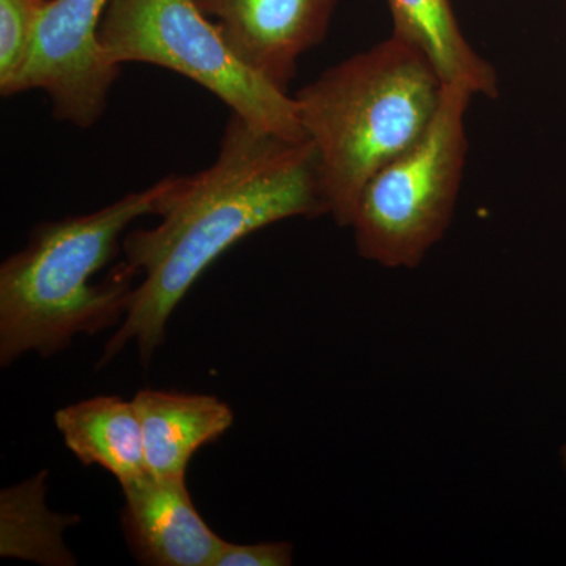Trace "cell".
<instances>
[{
  "instance_id": "cell-1",
  "label": "cell",
  "mask_w": 566,
  "mask_h": 566,
  "mask_svg": "<svg viewBox=\"0 0 566 566\" xmlns=\"http://www.w3.org/2000/svg\"><path fill=\"white\" fill-rule=\"evenodd\" d=\"M329 214L311 142L260 132L230 115L214 163L175 177L158 226L126 233L125 263L140 277L99 367L136 342L144 365L166 340L177 305L223 252L264 227Z\"/></svg>"
},
{
  "instance_id": "cell-2",
  "label": "cell",
  "mask_w": 566,
  "mask_h": 566,
  "mask_svg": "<svg viewBox=\"0 0 566 566\" xmlns=\"http://www.w3.org/2000/svg\"><path fill=\"white\" fill-rule=\"evenodd\" d=\"M175 175L126 193L91 214L43 222L0 266V364L25 353L54 356L80 334L117 326L128 314L136 271L125 262L102 282L95 275L120 251V238L144 216L163 210Z\"/></svg>"
},
{
  "instance_id": "cell-3",
  "label": "cell",
  "mask_w": 566,
  "mask_h": 566,
  "mask_svg": "<svg viewBox=\"0 0 566 566\" xmlns=\"http://www.w3.org/2000/svg\"><path fill=\"white\" fill-rule=\"evenodd\" d=\"M442 91L422 52L390 35L293 96L335 223L353 226L365 186L427 132Z\"/></svg>"
},
{
  "instance_id": "cell-4",
  "label": "cell",
  "mask_w": 566,
  "mask_h": 566,
  "mask_svg": "<svg viewBox=\"0 0 566 566\" xmlns=\"http://www.w3.org/2000/svg\"><path fill=\"white\" fill-rule=\"evenodd\" d=\"M472 96L464 85L444 84L427 132L365 186L352 226L364 260L415 270L444 238L463 185Z\"/></svg>"
},
{
  "instance_id": "cell-5",
  "label": "cell",
  "mask_w": 566,
  "mask_h": 566,
  "mask_svg": "<svg viewBox=\"0 0 566 566\" xmlns=\"http://www.w3.org/2000/svg\"><path fill=\"white\" fill-rule=\"evenodd\" d=\"M98 41L117 69L137 62L175 71L253 128L305 140L293 96L245 65L193 0H111Z\"/></svg>"
},
{
  "instance_id": "cell-6",
  "label": "cell",
  "mask_w": 566,
  "mask_h": 566,
  "mask_svg": "<svg viewBox=\"0 0 566 566\" xmlns=\"http://www.w3.org/2000/svg\"><path fill=\"white\" fill-rule=\"evenodd\" d=\"M111 0H50L13 95L41 91L59 122L87 129L102 118L122 69L104 57L99 22Z\"/></svg>"
},
{
  "instance_id": "cell-7",
  "label": "cell",
  "mask_w": 566,
  "mask_h": 566,
  "mask_svg": "<svg viewBox=\"0 0 566 566\" xmlns=\"http://www.w3.org/2000/svg\"><path fill=\"white\" fill-rule=\"evenodd\" d=\"M234 54L283 92L301 57L322 44L338 0H193Z\"/></svg>"
},
{
  "instance_id": "cell-8",
  "label": "cell",
  "mask_w": 566,
  "mask_h": 566,
  "mask_svg": "<svg viewBox=\"0 0 566 566\" xmlns=\"http://www.w3.org/2000/svg\"><path fill=\"white\" fill-rule=\"evenodd\" d=\"M122 528L129 549L148 566H214L226 539L211 531L181 479L147 475L120 486Z\"/></svg>"
},
{
  "instance_id": "cell-9",
  "label": "cell",
  "mask_w": 566,
  "mask_h": 566,
  "mask_svg": "<svg viewBox=\"0 0 566 566\" xmlns=\"http://www.w3.org/2000/svg\"><path fill=\"white\" fill-rule=\"evenodd\" d=\"M148 471L158 479L186 476L189 461L233 424L232 408L212 395L142 389L134 395Z\"/></svg>"
},
{
  "instance_id": "cell-10",
  "label": "cell",
  "mask_w": 566,
  "mask_h": 566,
  "mask_svg": "<svg viewBox=\"0 0 566 566\" xmlns=\"http://www.w3.org/2000/svg\"><path fill=\"white\" fill-rule=\"evenodd\" d=\"M54 419L65 446L82 464L99 465L120 486L150 475L133 400L99 395L59 409Z\"/></svg>"
},
{
  "instance_id": "cell-11",
  "label": "cell",
  "mask_w": 566,
  "mask_h": 566,
  "mask_svg": "<svg viewBox=\"0 0 566 566\" xmlns=\"http://www.w3.org/2000/svg\"><path fill=\"white\" fill-rule=\"evenodd\" d=\"M387 6L392 35L422 52L444 84L464 85L474 95L497 98V73L465 39L452 0H387Z\"/></svg>"
},
{
  "instance_id": "cell-12",
  "label": "cell",
  "mask_w": 566,
  "mask_h": 566,
  "mask_svg": "<svg viewBox=\"0 0 566 566\" xmlns=\"http://www.w3.org/2000/svg\"><path fill=\"white\" fill-rule=\"evenodd\" d=\"M46 479L48 471H41L0 494V556L46 566L76 565L63 532L80 517L51 512Z\"/></svg>"
},
{
  "instance_id": "cell-13",
  "label": "cell",
  "mask_w": 566,
  "mask_h": 566,
  "mask_svg": "<svg viewBox=\"0 0 566 566\" xmlns=\"http://www.w3.org/2000/svg\"><path fill=\"white\" fill-rule=\"evenodd\" d=\"M50 0H0V93L13 95Z\"/></svg>"
},
{
  "instance_id": "cell-14",
  "label": "cell",
  "mask_w": 566,
  "mask_h": 566,
  "mask_svg": "<svg viewBox=\"0 0 566 566\" xmlns=\"http://www.w3.org/2000/svg\"><path fill=\"white\" fill-rule=\"evenodd\" d=\"M293 564V546L286 542L237 545L227 542L214 566H289Z\"/></svg>"
},
{
  "instance_id": "cell-15",
  "label": "cell",
  "mask_w": 566,
  "mask_h": 566,
  "mask_svg": "<svg viewBox=\"0 0 566 566\" xmlns=\"http://www.w3.org/2000/svg\"><path fill=\"white\" fill-rule=\"evenodd\" d=\"M560 457H562V465H564V469L566 472V444L564 447H562Z\"/></svg>"
}]
</instances>
